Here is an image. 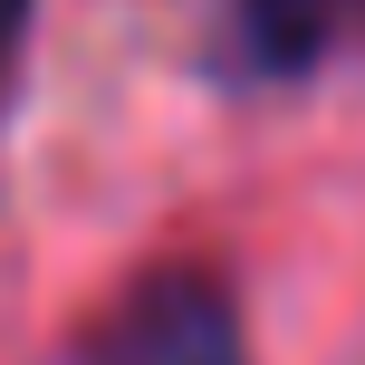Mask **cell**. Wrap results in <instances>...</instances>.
Wrapping results in <instances>:
<instances>
[{
  "instance_id": "obj_1",
  "label": "cell",
  "mask_w": 365,
  "mask_h": 365,
  "mask_svg": "<svg viewBox=\"0 0 365 365\" xmlns=\"http://www.w3.org/2000/svg\"><path fill=\"white\" fill-rule=\"evenodd\" d=\"M68 365H250V336H240L231 289L192 259H173V269H145L115 308H96Z\"/></svg>"
},
{
  "instance_id": "obj_2",
  "label": "cell",
  "mask_w": 365,
  "mask_h": 365,
  "mask_svg": "<svg viewBox=\"0 0 365 365\" xmlns=\"http://www.w3.org/2000/svg\"><path fill=\"white\" fill-rule=\"evenodd\" d=\"M221 29L250 77H308L365 29V0H221Z\"/></svg>"
},
{
  "instance_id": "obj_3",
  "label": "cell",
  "mask_w": 365,
  "mask_h": 365,
  "mask_svg": "<svg viewBox=\"0 0 365 365\" xmlns=\"http://www.w3.org/2000/svg\"><path fill=\"white\" fill-rule=\"evenodd\" d=\"M29 19H38V0H0V106H10L19 58H29Z\"/></svg>"
}]
</instances>
